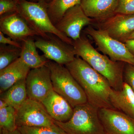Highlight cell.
<instances>
[{
	"instance_id": "obj_1",
	"label": "cell",
	"mask_w": 134,
	"mask_h": 134,
	"mask_svg": "<svg viewBox=\"0 0 134 134\" xmlns=\"http://www.w3.org/2000/svg\"><path fill=\"white\" fill-rule=\"evenodd\" d=\"M82 87L88 103L98 108L113 107L110 99L111 87L104 77L78 56L65 65Z\"/></svg>"
},
{
	"instance_id": "obj_2",
	"label": "cell",
	"mask_w": 134,
	"mask_h": 134,
	"mask_svg": "<svg viewBox=\"0 0 134 134\" xmlns=\"http://www.w3.org/2000/svg\"><path fill=\"white\" fill-rule=\"evenodd\" d=\"M73 46L76 56L104 77L112 88L115 90L122 89L125 63L113 61L107 55L101 54L84 36L81 35L78 39L73 41Z\"/></svg>"
},
{
	"instance_id": "obj_3",
	"label": "cell",
	"mask_w": 134,
	"mask_h": 134,
	"mask_svg": "<svg viewBox=\"0 0 134 134\" xmlns=\"http://www.w3.org/2000/svg\"><path fill=\"white\" fill-rule=\"evenodd\" d=\"M48 4L21 0L17 12L38 36L45 38L48 37V34H53L73 46V40L60 32L51 21L47 10Z\"/></svg>"
},
{
	"instance_id": "obj_4",
	"label": "cell",
	"mask_w": 134,
	"mask_h": 134,
	"mask_svg": "<svg viewBox=\"0 0 134 134\" xmlns=\"http://www.w3.org/2000/svg\"><path fill=\"white\" fill-rule=\"evenodd\" d=\"M46 65L50 70L54 91L65 98L72 108L88 102L84 91L65 66L51 60Z\"/></svg>"
},
{
	"instance_id": "obj_5",
	"label": "cell",
	"mask_w": 134,
	"mask_h": 134,
	"mask_svg": "<svg viewBox=\"0 0 134 134\" xmlns=\"http://www.w3.org/2000/svg\"><path fill=\"white\" fill-rule=\"evenodd\" d=\"M98 110L87 102L75 107L72 117L68 121H54V123L67 134H106Z\"/></svg>"
},
{
	"instance_id": "obj_6",
	"label": "cell",
	"mask_w": 134,
	"mask_h": 134,
	"mask_svg": "<svg viewBox=\"0 0 134 134\" xmlns=\"http://www.w3.org/2000/svg\"><path fill=\"white\" fill-rule=\"evenodd\" d=\"M84 32L92 38L98 48L112 60L121 62L134 65V55L125 43L116 40L102 29H96L89 25Z\"/></svg>"
},
{
	"instance_id": "obj_7",
	"label": "cell",
	"mask_w": 134,
	"mask_h": 134,
	"mask_svg": "<svg viewBox=\"0 0 134 134\" xmlns=\"http://www.w3.org/2000/svg\"><path fill=\"white\" fill-rule=\"evenodd\" d=\"M18 127L21 126L51 127L55 125L42 103L28 98L16 112Z\"/></svg>"
},
{
	"instance_id": "obj_8",
	"label": "cell",
	"mask_w": 134,
	"mask_h": 134,
	"mask_svg": "<svg viewBox=\"0 0 134 134\" xmlns=\"http://www.w3.org/2000/svg\"><path fill=\"white\" fill-rule=\"evenodd\" d=\"M35 43L37 48L43 52L47 59L60 65L65 66L76 56L73 46L53 34H48L45 38L40 37L35 40Z\"/></svg>"
},
{
	"instance_id": "obj_9",
	"label": "cell",
	"mask_w": 134,
	"mask_h": 134,
	"mask_svg": "<svg viewBox=\"0 0 134 134\" xmlns=\"http://www.w3.org/2000/svg\"><path fill=\"white\" fill-rule=\"evenodd\" d=\"M25 84L28 98L40 102L54 90L50 70L47 65L31 69Z\"/></svg>"
},
{
	"instance_id": "obj_10",
	"label": "cell",
	"mask_w": 134,
	"mask_h": 134,
	"mask_svg": "<svg viewBox=\"0 0 134 134\" xmlns=\"http://www.w3.org/2000/svg\"><path fill=\"white\" fill-rule=\"evenodd\" d=\"M95 21L86 16L81 5H78L68 10L55 26L60 32L75 41L81 37L84 27L90 25Z\"/></svg>"
},
{
	"instance_id": "obj_11",
	"label": "cell",
	"mask_w": 134,
	"mask_h": 134,
	"mask_svg": "<svg viewBox=\"0 0 134 134\" xmlns=\"http://www.w3.org/2000/svg\"><path fill=\"white\" fill-rule=\"evenodd\" d=\"M98 114L106 134H134V118L112 108H100Z\"/></svg>"
},
{
	"instance_id": "obj_12",
	"label": "cell",
	"mask_w": 134,
	"mask_h": 134,
	"mask_svg": "<svg viewBox=\"0 0 134 134\" xmlns=\"http://www.w3.org/2000/svg\"><path fill=\"white\" fill-rule=\"evenodd\" d=\"M0 31L19 43H22L26 39L38 36L18 12L1 16Z\"/></svg>"
},
{
	"instance_id": "obj_13",
	"label": "cell",
	"mask_w": 134,
	"mask_h": 134,
	"mask_svg": "<svg viewBox=\"0 0 134 134\" xmlns=\"http://www.w3.org/2000/svg\"><path fill=\"white\" fill-rule=\"evenodd\" d=\"M98 28L113 38L125 43L134 32V14H115L99 22Z\"/></svg>"
},
{
	"instance_id": "obj_14",
	"label": "cell",
	"mask_w": 134,
	"mask_h": 134,
	"mask_svg": "<svg viewBox=\"0 0 134 134\" xmlns=\"http://www.w3.org/2000/svg\"><path fill=\"white\" fill-rule=\"evenodd\" d=\"M41 103L50 117L55 121L66 122L73 115L74 108L65 98L54 90Z\"/></svg>"
},
{
	"instance_id": "obj_15",
	"label": "cell",
	"mask_w": 134,
	"mask_h": 134,
	"mask_svg": "<svg viewBox=\"0 0 134 134\" xmlns=\"http://www.w3.org/2000/svg\"><path fill=\"white\" fill-rule=\"evenodd\" d=\"M118 0H81V7L90 18L100 22L115 15Z\"/></svg>"
},
{
	"instance_id": "obj_16",
	"label": "cell",
	"mask_w": 134,
	"mask_h": 134,
	"mask_svg": "<svg viewBox=\"0 0 134 134\" xmlns=\"http://www.w3.org/2000/svg\"><path fill=\"white\" fill-rule=\"evenodd\" d=\"M31 69L19 58L0 70V93L6 91L18 82L26 79Z\"/></svg>"
},
{
	"instance_id": "obj_17",
	"label": "cell",
	"mask_w": 134,
	"mask_h": 134,
	"mask_svg": "<svg viewBox=\"0 0 134 134\" xmlns=\"http://www.w3.org/2000/svg\"><path fill=\"white\" fill-rule=\"evenodd\" d=\"M110 99L114 109L134 119V92L126 83L120 90L112 89Z\"/></svg>"
},
{
	"instance_id": "obj_18",
	"label": "cell",
	"mask_w": 134,
	"mask_h": 134,
	"mask_svg": "<svg viewBox=\"0 0 134 134\" xmlns=\"http://www.w3.org/2000/svg\"><path fill=\"white\" fill-rule=\"evenodd\" d=\"M21 52L20 58L31 69L37 68L46 65L49 60L38 52L35 41L32 38L26 39L21 43Z\"/></svg>"
},
{
	"instance_id": "obj_19",
	"label": "cell",
	"mask_w": 134,
	"mask_h": 134,
	"mask_svg": "<svg viewBox=\"0 0 134 134\" xmlns=\"http://www.w3.org/2000/svg\"><path fill=\"white\" fill-rule=\"evenodd\" d=\"M25 79L18 82L13 86L1 93L0 99L17 110L28 98Z\"/></svg>"
},
{
	"instance_id": "obj_20",
	"label": "cell",
	"mask_w": 134,
	"mask_h": 134,
	"mask_svg": "<svg viewBox=\"0 0 134 134\" xmlns=\"http://www.w3.org/2000/svg\"><path fill=\"white\" fill-rule=\"evenodd\" d=\"M81 1V0H52L48 4L47 10L53 23L55 25L68 10L80 5Z\"/></svg>"
},
{
	"instance_id": "obj_21",
	"label": "cell",
	"mask_w": 134,
	"mask_h": 134,
	"mask_svg": "<svg viewBox=\"0 0 134 134\" xmlns=\"http://www.w3.org/2000/svg\"><path fill=\"white\" fill-rule=\"evenodd\" d=\"M16 110L0 99L1 131L12 132L18 129L16 124Z\"/></svg>"
},
{
	"instance_id": "obj_22",
	"label": "cell",
	"mask_w": 134,
	"mask_h": 134,
	"mask_svg": "<svg viewBox=\"0 0 134 134\" xmlns=\"http://www.w3.org/2000/svg\"><path fill=\"white\" fill-rule=\"evenodd\" d=\"M21 48L1 44L0 45V70L4 69L21 56Z\"/></svg>"
},
{
	"instance_id": "obj_23",
	"label": "cell",
	"mask_w": 134,
	"mask_h": 134,
	"mask_svg": "<svg viewBox=\"0 0 134 134\" xmlns=\"http://www.w3.org/2000/svg\"><path fill=\"white\" fill-rule=\"evenodd\" d=\"M21 134H67L57 125L51 127H18Z\"/></svg>"
},
{
	"instance_id": "obj_24",
	"label": "cell",
	"mask_w": 134,
	"mask_h": 134,
	"mask_svg": "<svg viewBox=\"0 0 134 134\" xmlns=\"http://www.w3.org/2000/svg\"><path fill=\"white\" fill-rule=\"evenodd\" d=\"M116 14H134V0H118Z\"/></svg>"
},
{
	"instance_id": "obj_25",
	"label": "cell",
	"mask_w": 134,
	"mask_h": 134,
	"mask_svg": "<svg viewBox=\"0 0 134 134\" xmlns=\"http://www.w3.org/2000/svg\"><path fill=\"white\" fill-rule=\"evenodd\" d=\"M19 2L16 0H0V16L17 12Z\"/></svg>"
},
{
	"instance_id": "obj_26",
	"label": "cell",
	"mask_w": 134,
	"mask_h": 134,
	"mask_svg": "<svg viewBox=\"0 0 134 134\" xmlns=\"http://www.w3.org/2000/svg\"><path fill=\"white\" fill-rule=\"evenodd\" d=\"M123 80L134 92V65L125 63L123 70Z\"/></svg>"
},
{
	"instance_id": "obj_27",
	"label": "cell",
	"mask_w": 134,
	"mask_h": 134,
	"mask_svg": "<svg viewBox=\"0 0 134 134\" xmlns=\"http://www.w3.org/2000/svg\"><path fill=\"white\" fill-rule=\"evenodd\" d=\"M0 43L3 44L14 46L20 48L22 47L21 43L13 40L9 37H5V34L1 31H0Z\"/></svg>"
},
{
	"instance_id": "obj_28",
	"label": "cell",
	"mask_w": 134,
	"mask_h": 134,
	"mask_svg": "<svg viewBox=\"0 0 134 134\" xmlns=\"http://www.w3.org/2000/svg\"><path fill=\"white\" fill-rule=\"evenodd\" d=\"M125 43L130 52L134 55V39L128 40Z\"/></svg>"
},
{
	"instance_id": "obj_29",
	"label": "cell",
	"mask_w": 134,
	"mask_h": 134,
	"mask_svg": "<svg viewBox=\"0 0 134 134\" xmlns=\"http://www.w3.org/2000/svg\"><path fill=\"white\" fill-rule=\"evenodd\" d=\"M1 134H21V132H19L18 129L12 132H8V131H1Z\"/></svg>"
},
{
	"instance_id": "obj_30",
	"label": "cell",
	"mask_w": 134,
	"mask_h": 134,
	"mask_svg": "<svg viewBox=\"0 0 134 134\" xmlns=\"http://www.w3.org/2000/svg\"><path fill=\"white\" fill-rule=\"evenodd\" d=\"M52 1V0H30V1L33 2H42L46 3H49Z\"/></svg>"
},
{
	"instance_id": "obj_31",
	"label": "cell",
	"mask_w": 134,
	"mask_h": 134,
	"mask_svg": "<svg viewBox=\"0 0 134 134\" xmlns=\"http://www.w3.org/2000/svg\"><path fill=\"white\" fill-rule=\"evenodd\" d=\"M133 39H134V32L132 34H131V35H130V36L128 40Z\"/></svg>"
},
{
	"instance_id": "obj_32",
	"label": "cell",
	"mask_w": 134,
	"mask_h": 134,
	"mask_svg": "<svg viewBox=\"0 0 134 134\" xmlns=\"http://www.w3.org/2000/svg\"><path fill=\"white\" fill-rule=\"evenodd\" d=\"M16 1H21V0H16Z\"/></svg>"
}]
</instances>
